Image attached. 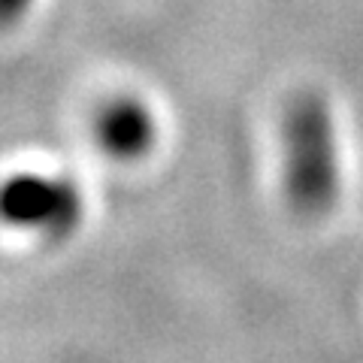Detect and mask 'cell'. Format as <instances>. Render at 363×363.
<instances>
[{"mask_svg":"<svg viewBox=\"0 0 363 363\" xmlns=\"http://www.w3.org/2000/svg\"><path fill=\"white\" fill-rule=\"evenodd\" d=\"M285 194L303 218H318L339 194V152L333 112L321 91H300L281 121Z\"/></svg>","mask_w":363,"mask_h":363,"instance_id":"obj_1","label":"cell"},{"mask_svg":"<svg viewBox=\"0 0 363 363\" xmlns=\"http://www.w3.org/2000/svg\"><path fill=\"white\" fill-rule=\"evenodd\" d=\"M4 218L45 236H67L82 218V191L64 176H13L4 191Z\"/></svg>","mask_w":363,"mask_h":363,"instance_id":"obj_2","label":"cell"},{"mask_svg":"<svg viewBox=\"0 0 363 363\" xmlns=\"http://www.w3.org/2000/svg\"><path fill=\"white\" fill-rule=\"evenodd\" d=\"M94 136L106 155L121 157V161H136L152 152L157 124L143 100L116 97L100 106L94 118Z\"/></svg>","mask_w":363,"mask_h":363,"instance_id":"obj_3","label":"cell"},{"mask_svg":"<svg viewBox=\"0 0 363 363\" xmlns=\"http://www.w3.org/2000/svg\"><path fill=\"white\" fill-rule=\"evenodd\" d=\"M28 4H30V0H4V18L6 21H16L28 9Z\"/></svg>","mask_w":363,"mask_h":363,"instance_id":"obj_4","label":"cell"}]
</instances>
